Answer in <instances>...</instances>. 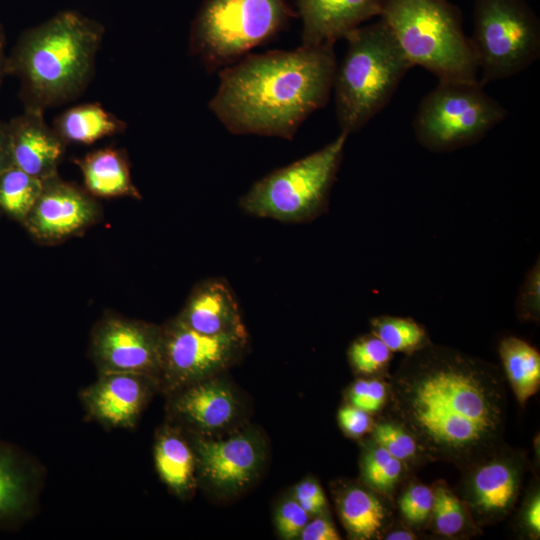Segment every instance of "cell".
<instances>
[{"mask_svg":"<svg viewBox=\"0 0 540 540\" xmlns=\"http://www.w3.org/2000/svg\"><path fill=\"white\" fill-rule=\"evenodd\" d=\"M343 525L355 539H370L383 529L388 511L375 491L358 485L347 486L337 497Z\"/></svg>","mask_w":540,"mask_h":540,"instance_id":"cell-24","label":"cell"},{"mask_svg":"<svg viewBox=\"0 0 540 540\" xmlns=\"http://www.w3.org/2000/svg\"><path fill=\"white\" fill-rule=\"evenodd\" d=\"M43 182L14 165L9 166L0 173V208L24 223L42 191Z\"/></svg>","mask_w":540,"mask_h":540,"instance_id":"cell-26","label":"cell"},{"mask_svg":"<svg viewBox=\"0 0 540 540\" xmlns=\"http://www.w3.org/2000/svg\"><path fill=\"white\" fill-rule=\"evenodd\" d=\"M93 197L57 174L44 180L42 191L24 223L37 240L59 243L99 221L101 208Z\"/></svg>","mask_w":540,"mask_h":540,"instance_id":"cell-13","label":"cell"},{"mask_svg":"<svg viewBox=\"0 0 540 540\" xmlns=\"http://www.w3.org/2000/svg\"><path fill=\"white\" fill-rule=\"evenodd\" d=\"M521 518L524 528L538 538L540 534V497L538 491L525 504Z\"/></svg>","mask_w":540,"mask_h":540,"instance_id":"cell-39","label":"cell"},{"mask_svg":"<svg viewBox=\"0 0 540 540\" xmlns=\"http://www.w3.org/2000/svg\"><path fill=\"white\" fill-rule=\"evenodd\" d=\"M294 499L309 515L320 514L327 503L321 486L313 479L303 480L295 486Z\"/></svg>","mask_w":540,"mask_h":540,"instance_id":"cell-36","label":"cell"},{"mask_svg":"<svg viewBox=\"0 0 540 540\" xmlns=\"http://www.w3.org/2000/svg\"><path fill=\"white\" fill-rule=\"evenodd\" d=\"M154 461L159 477L173 493L184 497L192 490L195 454L179 430L165 427L159 432L154 446Z\"/></svg>","mask_w":540,"mask_h":540,"instance_id":"cell-22","label":"cell"},{"mask_svg":"<svg viewBox=\"0 0 540 540\" xmlns=\"http://www.w3.org/2000/svg\"><path fill=\"white\" fill-rule=\"evenodd\" d=\"M388 387L390 418L423 458L464 470L503 446L507 393L494 364L429 342L406 355Z\"/></svg>","mask_w":540,"mask_h":540,"instance_id":"cell-1","label":"cell"},{"mask_svg":"<svg viewBox=\"0 0 540 540\" xmlns=\"http://www.w3.org/2000/svg\"><path fill=\"white\" fill-rule=\"evenodd\" d=\"M192 448L200 476L223 493L237 492L251 483L263 459L262 447L250 433L216 441L195 438Z\"/></svg>","mask_w":540,"mask_h":540,"instance_id":"cell-15","label":"cell"},{"mask_svg":"<svg viewBox=\"0 0 540 540\" xmlns=\"http://www.w3.org/2000/svg\"><path fill=\"white\" fill-rule=\"evenodd\" d=\"M173 418L201 431L228 426L237 413V400L230 387L219 379L207 378L172 393Z\"/></svg>","mask_w":540,"mask_h":540,"instance_id":"cell-19","label":"cell"},{"mask_svg":"<svg viewBox=\"0 0 540 540\" xmlns=\"http://www.w3.org/2000/svg\"><path fill=\"white\" fill-rule=\"evenodd\" d=\"M338 421L343 431L351 437L362 436L372 426L370 414L352 405L339 409Z\"/></svg>","mask_w":540,"mask_h":540,"instance_id":"cell-37","label":"cell"},{"mask_svg":"<svg viewBox=\"0 0 540 540\" xmlns=\"http://www.w3.org/2000/svg\"><path fill=\"white\" fill-rule=\"evenodd\" d=\"M371 330L392 352L410 354L429 343L423 325L412 318L391 315L371 319Z\"/></svg>","mask_w":540,"mask_h":540,"instance_id":"cell-27","label":"cell"},{"mask_svg":"<svg viewBox=\"0 0 540 540\" xmlns=\"http://www.w3.org/2000/svg\"><path fill=\"white\" fill-rule=\"evenodd\" d=\"M6 36L4 29L0 24V86L2 84L3 77L6 75Z\"/></svg>","mask_w":540,"mask_h":540,"instance_id":"cell-41","label":"cell"},{"mask_svg":"<svg viewBox=\"0 0 540 540\" xmlns=\"http://www.w3.org/2000/svg\"><path fill=\"white\" fill-rule=\"evenodd\" d=\"M246 343L247 333L203 334L174 318L162 327L159 386L173 393L211 378L238 360Z\"/></svg>","mask_w":540,"mask_h":540,"instance_id":"cell-10","label":"cell"},{"mask_svg":"<svg viewBox=\"0 0 540 540\" xmlns=\"http://www.w3.org/2000/svg\"><path fill=\"white\" fill-rule=\"evenodd\" d=\"M348 134L255 182L239 201L253 216L282 222L311 221L327 210Z\"/></svg>","mask_w":540,"mask_h":540,"instance_id":"cell-7","label":"cell"},{"mask_svg":"<svg viewBox=\"0 0 540 540\" xmlns=\"http://www.w3.org/2000/svg\"><path fill=\"white\" fill-rule=\"evenodd\" d=\"M415 535L410 531L396 530L386 535L385 539L388 540H412L415 539Z\"/></svg>","mask_w":540,"mask_h":540,"instance_id":"cell-42","label":"cell"},{"mask_svg":"<svg viewBox=\"0 0 540 540\" xmlns=\"http://www.w3.org/2000/svg\"><path fill=\"white\" fill-rule=\"evenodd\" d=\"M388 384L376 378L356 380L348 391L350 405L369 414L379 411L388 400Z\"/></svg>","mask_w":540,"mask_h":540,"instance_id":"cell-33","label":"cell"},{"mask_svg":"<svg viewBox=\"0 0 540 540\" xmlns=\"http://www.w3.org/2000/svg\"><path fill=\"white\" fill-rule=\"evenodd\" d=\"M431 517L434 530L442 536L456 537L472 522L462 499L443 481L434 484Z\"/></svg>","mask_w":540,"mask_h":540,"instance_id":"cell-29","label":"cell"},{"mask_svg":"<svg viewBox=\"0 0 540 540\" xmlns=\"http://www.w3.org/2000/svg\"><path fill=\"white\" fill-rule=\"evenodd\" d=\"M434 501L433 489L419 483L406 488L398 505L402 516L411 524H421L431 515Z\"/></svg>","mask_w":540,"mask_h":540,"instance_id":"cell-32","label":"cell"},{"mask_svg":"<svg viewBox=\"0 0 540 540\" xmlns=\"http://www.w3.org/2000/svg\"><path fill=\"white\" fill-rule=\"evenodd\" d=\"M488 82L514 76L540 55V21L526 0H475L469 38Z\"/></svg>","mask_w":540,"mask_h":540,"instance_id":"cell-9","label":"cell"},{"mask_svg":"<svg viewBox=\"0 0 540 540\" xmlns=\"http://www.w3.org/2000/svg\"><path fill=\"white\" fill-rule=\"evenodd\" d=\"M345 40L347 51L336 67L332 89L340 130L349 135L389 103L413 64L381 19L359 26Z\"/></svg>","mask_w":540,"mask_h":540,"instance_id":"cell-4","label":"cell"},{"mask_svg":"<svg viewBox=\"0 0 540 540\" xmlns=\"http://www.w3.org/2000/svg\"><path fill=\"white\" fill-rule=\"evenodd\" d=\"M176 318L203 334L246 333L234 294L221 279L196 285Z\"/></svg>","mask_w":540,"mask_h":540,"instance_id":"cell-20","label":"cell"},{"mask_svg":"<svg viewBox=\"0 0 540 540\" xmlns=\"http://www.w3.org/2000/svg\"><path fill=\"white\" fill-rule=\"evenodd\" d=\"M302 540H339L341 537L333 523L326 517L308 521L300 533Z\"/></svg>","mask_w":540,"mask_h":540,"instance_id":"cell-38","label":"cell"},{"mask_svg":"<svg viewBox=\"0 0 540 540\" xmlns=\"http://www.w3.org/2000/svg\"><path fill=\"white\" fill-rule=\"evenodd\" d=\"M379 17L413 64L439 81H478L458 6L448 0H382Z\"/></svg>","mask_w":540,"mask_h":540,"instance_id":"cell-5","label":"cell"},{"mask_svg":"<svg viewBox=\"0 0 540 540\" xmlns=\"http://www.w3.org/2000/svg\"><path fill=\"white\" fill-rule=\"evenodd\" d=\"M392 356L393 352L373 333L357 338L348 349L351 367L362 375L384 371Z\"/></svg>","mask_w":540,"mask_h":540,"instance_id":"cell-31","label":"cell"},{"mask_svg":"<svg viewBox=\"0 0 540 540\" xmlns=\"http://www.w3.org/2000/svg\"><path fill=\"white\" fill-rule=\"evenodd\" d=\"M308 521L309 514L294 498L282 502L276 511V528L284 539L298 537Z\"/></svg>","mask_w":540,"mask_h":540,"instance_id":"cell-35","label":"cell"},{"mask_svg":"<svg viewBox=\"0 0 540 540\" xmlns=\"http://www.w3.org/2000/svg\"><path fill=\"white\" fill-rule=\"evenodd\" d=\"M361 476L365 485L380 494H390L403 473V463L372 441L361 458Z\"/></svg>","mask_w":540,"mask_h":540,"instance_id":"cell-28","label":"cell"},{"mask_svg":"<svg viewBox=\"0 0 540 540\" xmlns=\"http://www.w3.org/2000/svg\"><path fill=\"white\" fill-rule=\"evenodd\" d=\"M43 114L24 109L7 124L12 165L46 180L58 174L67 143L46 123Z\"/></svg>","mask_w":540,"mask_h":540,"instance_id":"cell-16","label":"cell"},{"mask_svg":"<svg viewBox=\"0 0 540 540\" xmlns=\"http://www.w3.org/2000/svg\"><path fill=\"white\" fill-rule=\"evenodd\" d=\"M464 471L461 499L471 519L478 526L503 520L516 504L521 489V456L502 446Z\"/></svg>","mask_w":540,"mask_h":540,"instance_id":"cell-12","label":"cell"},{"mask_svg":"<svg viewBox=\"0 0 540 540\" xmlns=\"http://www.w3.org/2000/svg\"><path fill=\"white\" fill-rule=\"evenodd\" d=\"M505 375L520 404L537 393L540 385V354L529 342L515 336L503 338L498 346Z\"/></svg>","mask_w":540,"mask_h":540,"instance_id":"cell-25","label":"cell"},{"mask_svg":"<svg viewBox=\"0 0 540 540\" xmlns=\"http://www.w3.org/2000/svg\"><path fill=\"white\" fill-rule=\"evenodd\" d=\"M285 0H205L190 31L189 50L207 71L223 69L286 27Z\"/></svg>","mask_w":540,"mask_h":540,"instance_id":"cell-6","label":"cell"},{"mask_svg":"<svg viewBox=\"0 0 540 540\" xmlns=\"http://www.w3.org/2000/svg\"><path fill=\"white\" fill-rule=\"evenodd\" d=\"M11 165L8 124L0 121V173Z\"/></svg>","mask_w":540,"mask_h":540,"instance_id":"cell-40","label":"cell"},{"mask_svg":"<svg viewBox=\"0 0 540 540\" xmlns=\"http://www.w3.org/2000/svg\"><path fill=\"white\" fill-rule=\"evenodd\" d=\"M382 0H297L302 18V45L345 39L365 21L379 16Z\"/></svg>","mask_w":540,"mask_h":540,"instance_id":"cell-18","label":"cell"},{"mask_svg":"<svg viewBox=\"0 0 540 540\" xmlns=\"http://www.w3.org/2000/svg\"><path fill=\"white\" fill-rule=\"evenodd\" d=\"M516 313L521 321H539L540 263L539 259L527 271L516 299Z\"/></svg>","mask_w":540,"mask_h":540,"instance_id":"cell-34","label":"cell"},{"mask_svg":"<svg viewBox=\"0 0 540 540\" xmlns=\"http://www.w3.org/2000/svg\"><path fill=\"white\" fill-rule=\"evenodd\" d=\"M507 116L478 81H439L420 102L413 120L417 141L444 153L481 140Z\"/></svg>","mask_w":540,"mask_h":540,"instance_id":"cell-8","label":"cell"},{"mask_svg":"<svg viewBox=\"0 0 540 540\" xmlns=\"http://www.w3.org/2000/svg\"><path fill=\"white\" fill-rule=\"evenodd\" d=\"M159 380L131 372L98 373L95 382L80 391L88 417L109 429L133 428Z\"/></svg>","mask_w":540,"mask_h":540,"instance_id":"cell-14","label":"cell"},{"mask_svg":"<svg viewBox=\"0 0 540 540\" xmlns=\"http://www.w3.org/2000/svg\"><path fill=\"white\" fill-rule=\"evenodd\" d=\"M162 327L107 314L93 327L90 354L98 373L131 372L159 380Z\"/></svg>","mask_w":540,"mask_h":540,"instance_id":"cell-11","label":"cell"},{"mask_svg":"<svg viewBox=\"0 0 540 540\" xmlns=\"http://www.w3.org/2000/svg\"><path fill=\"white\" fill-rule=\"evenodd\" d=\"M127 124L99 103L71 107L55 120L54 129L66 143L91 144L123 133Z\"/></svg>","mask_w":540,"mask_h":540,"instance_id":"cell-23","label":"cell"},{"mask_svg":"<svg viewBox=\"0 0 540 540\" xmlns=\"http://www.w3.org/2000/svg\"><path fill=\"white\" fill-rule=\"evenodd\" d=\"M40 489L38 465L0 439V529L18 528L33 514Z\"/></svg>","mask_w":540,"mask_h":540,"instance_id":"cell-17","label":"cell"},{"mask_svg":"<svg viewBox=\"0 0 540 540\" xmlns=\"http://www.w3.org/2000/svg\"><path fill=\"white\" fill-rule=\"evenodd\" d=\"M103 35L101 23L74 10L25 30L6 60L24 109L44 112L78 97L92 79Z\"/></svg>","mask_w":540,"mask_h":540,"instance_id":"cell-3","label":"cell"},{"mask_svg":"<svg viewBox=\"0 0 540 540\" xmlns=\"http://www.w3.org/2000/svg\"><path fill=\"white\" fill-rule=\"evenodd\" d=\"M336 67L333 43L247 54L219 71L209 108L233 134L291 140L328 103Z\"/></svg>","mask_w":540,"mask_h":540,"instance_id":"cell-2","label":"cell"},{"mask_svg":"<svg viewBox=\"0 0 540 540\" xmlns=\"http://www.w3.org/2000/svg\"><path fill=\"white\" fill-rule=\"evenodd\" d=\"M372 436L375 443L403 464H416L423 458L410 432L390 417L375 424Z\"/></svg>","mask_w":540,"mask_h":540,"instance_id":"cell-30","label":"cell"},{"mask_svg":"<svg viewBox=\"0 0 540 540\" xmlns=\"http://www.w3.org/2000/svg\"><path fill=\"white\" fill-rule=\"evenodd\" d=\"M74 163L82 173L86 191L92 196L141 198L132 181L124 150L112 147L97 149L75 159Z\"/></svg>","mask_w":540,"mask_h":540,"instance_id":"cell-21","label":"cell"}]
</instances>
